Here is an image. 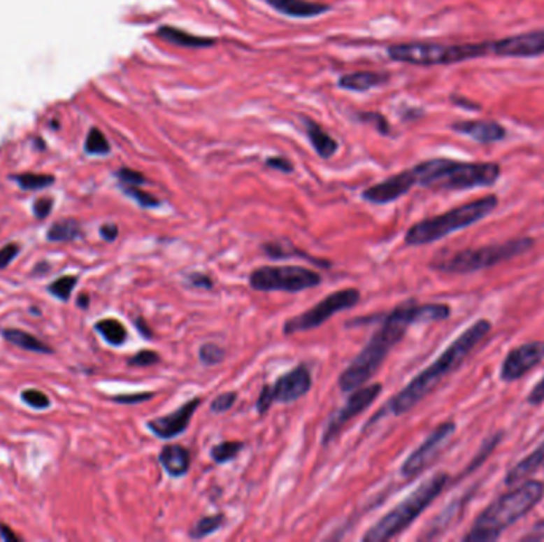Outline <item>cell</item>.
Instances as JSON below:
<instances>
[{
    "mask_svg": "<svg viewBox=\"0 0 544 542\" xmlns=\"http://www.w3.org/2000/svg\"><path fill=\"white\" fill-rule=\"evenodd\" d=\"M449 315L450 307L448 304H417L413 299L393 308L366 347L341 374L338 382L341 392H354L355 388L363 387L379 371L387 355L403 339L410 325L443 322Z\"/></svg>",
    "mask_w": 544,
    "mask_h": 542,
    "instance_id": "cell-1",
    "label": "cell"
},
{
    "mask_svg": "<svg viewBox=\"0 0 544 542\" xmlns=\"http://www.w3.org/2000/svg\"><path fill=\"white\" fill-rule=\"evenodd\" d=\"M492 329L489 320H478L470 328H466L450 345L433 361V363L420 372V374L410 380L406 387L396 396H393L389 411L395 415H403L415 407L419 402L430 394L445 377L460 367L470 353L481 343Z\"/></svg>",
    "mask_w": 544,
    "mask_h": 542,
    "instance_id": "cell-2",
    "label": "cell"
},
{
    "mask_svg": "<svg viewBox=\"0 0 544 542\" xmlns=\"http://www.w3.org/2000/svg\"><path fill=\"white\" fill-rule=\"evenodd\" d=\"M544 497V483L525 479L517 488L508 492L490 503L474 520L465 541L490 542L496 541L511 525L519 522L534 509Z\"/></svg>",
    "mask_w": 544,
    "mask_h": 542,
    "instance_id": "cell-3",
    "label": "cell"
},
{
    "mask_svg": "<svg viewBox=\"0 0 544 542\" xmlns=\"http://www.w3.org/2000/svg\"><path fill=\"white\" fill-rule=\"evenodd\" d=\"M417 185L438 191L489 188L499 182L501 169L495 162H463L436 157L414 166Z\"/></svg>",
    "mask_w": 544,
    "mask_h": 542,
    "instance_id": "cell-4",
    "label": "cell"
},
{
    "mask_svg": "<svg viewBox=\"0 0 544 542\" xmlns=\"http://www.w3.org/2000/svg\"><path fill=\"white\" fill-rule=\"evenodd\" d=\"M496 207H499V197L496 196L489 194L479 197L476 201L466 202L463 206L450 208L441 215L425 218L410 226L406 236H404V242L410 247H420V245L438 242L452 234V232L465 229V227H470L478 221L489 217Z\"/></svg>",
    "mask_w": 544,
    "mask_h": 542,
    "instance_id": "cell-5",
    "label": "cell"
},
{
    "mask_svg": "<svg viewBox=\"0 0 544 542\" xmlns=\"http://www.w3.org/2000/svg\"><path fill=\"white\" fill-rule=\"evenodd\" d=\"M448 482L449 474L438 472L424 483H420L408 498H404L401 503L393 507L390 512H387L374 527H371V529H368V533L363 536V541L384 542L403 533L441 494Z\"/></svg>",
    "mask_w": 544,
    "mask_h": 542,
    "instance_id": "cell-6",
    "label": "cell"
},
{
    "mask_svg": "<svg viewBox=\"0 0 544 542\" xmlns=\"http://www.w3.org/2000/svg\"><path fill=\"white\" fill-rule=\"evenodd\" d=\"M387 55L396 62L413 66H452V64L479 59L492 55L490 42L479 43H443V42H409L396 43L387 48Z\"/></svg>",
    "mask_w": 544,
    "mask_h": 542,
    "instance_id": "cell-7",
    "label": "cell"
},
{
    "mask_svg": "<svg viewBox=\"0 0 544 542\" xmlns=\"http://www.w3.org/2000/svg\"><path fill=\"white\" fill-rule=\"evenodd\" d=\"M535 242L530 237L513 238V241L501 243H490L479 248H466L461 252L452 253L445 258H438L431 262L433 269L444 273H474L479 271L490 269L496 264L524 255L534 247Z\"/></svg>",
    "mask_w": 544,
    "mask_h": 542,
    "instance_id": "cell-8",
    "label": "cell"
},
{
    "mask_svg": "<svg viewBox=\"0 0 544 542\" xmlns=\"http://www.w3.org/2000/svg\"><path fill=\"white\" fill-rule=\"evenodd\" d=\"M248 283L257 291L298 293L318 287L322 276L303 266H262L250 273Z\"/></svg>",
    "mask_w": 544,
    "mask_h": 542,
    "instance_id": "cell-9",
    "label": "cell"
},
{
    "mask_svg": "<svg viewBox=\"0 0 544 542\" xmlns=\"http://www.w3.org/2000/svg\"><path fill=\"white\" fill-rule=\"evenodd\" d=\"M358 302H360V291L355 288L334 291V293L323 297L318 304L309 308V311L287 320V322L283 323V334L292 336L296 334V332L315 329L318 326L328 322L329 318L334 317L336 313L355 307Z\"/></svg>",
    "mask_w": 544,
    "mask_h": 542,
    "instance_id": "cell-10",
    "label": "cell"
},
{
    "mask_svg": "<svg viewBox=\"0 0 544 542\" xmlns=\"http://www.w3.org/2000/svg\"><path fill=\"white\" fill-rule=\"evenodd\" d=\"M455 429L457 427L454 422H445L439 425V427L409 455L406 462L403 463L401 476L404 479H414L415 476L422 474L428 466L435 462L443 448L448 445V442L452 439Z\"/></svg>",
    "mask_w": 544,
    "mask_h": 542,
    "instance_id": "cell-11",
    "label": "cell"
},
{
    "mask_svg": "<svg viewBox=\"0 0 544 542\" xmlns=\"http://www.w3.org/2000/svg\"><path fill=\"white\" fill-rule=\"evenodd\" d=\"M382 392L380 383H373L368 387H358L354 392H350L349 399H347L345 406L336 412V415L329 420L327 425L325 433L322 436V444L328 445L336 436L341 433V429L345 427L347 422H350L352 418H355L358 413H362L368 409L373 402L379 398Z\"/></svg>",
    "mask_w": 544,
    "mask_h": 542,
    "instance_id": "cell-12",
    "label": "cell"
},
{
    "mask_svg": "<svg viewBox=\"0 0 544 542\" xmlns=\"http://www.w3.org/2000/svg\"><path fill=\"white\" fill-rule=\"evenodd\" d=\"M544 359V342L534 341L513 348L500 367V378L503 382H516L536 367Z\"/></svg>",
    "mask_w": 544,
    "mask_h": 542,
    "instance_id": "cell-13",
    "label": "cell"
},
{
    "mask_svg": "<svg viewBox=\"0 0 544 542\" xmlns=\"http://www.w3.org/2000/svg\"><path fill=\"white\" fill-rule=\"evenodd\" d=\"M490 52L500 57H538L544 55V29L509 35L490 42Z\"/></svg>",
    "mask_w": 544,
    "mask_h": 542,
    "instance_id": "cell-14",
    "label": "cell"
},
{
    "mask_svg": "<svg viewBox=\"0 0 544 542\" xmlns=\"http://www.w3.org/2000/svg\"><path fill=\"white\" fill-rule=\"evenodd\" d=\"M201 398L189 399L188 402H185L183 406L178 407V409L167 413V415L150 420V422H147V428L152 431L156 437H159V439L171 441L173 437L180 436L187 431L191 418H193L196 409L201 406Z\"/></svg>",
    "mask_w": 544,
    "mask_h": 542,
    "instance_id": "cell-15",
    "label": "cell"
},
{
    "mask_svg": "<svg viewBox=\"0 0 544 542\" xmlns=\"http://www.w3.org/2000/svg\"><path fill=\"white\" fill-rule=\"evenodd\" d=\"M414 185H417V178H415L413 169H408V171L392 175L384 182L364 190L363 199L371 204H378V206H384V204L393 202L408 194Z\"/></svg>",
    "mask_w": 544,
    "mask_h": 542,
    "instance_id": "cell-16",
    "label": "cell"
},
{
    "mask_svg": "<svg viewBox=\"0 0 544 542\" xmlns=\"http://www.w3.org/2000/svg\"><path fill=\"white\" fill-rule=\"evenodd\" d=\"M310 387L312 377L309 367L306 364H299L290 372L277 378L275 383L272 385V396H274L275 402L290 404V402L308 394Z\"/></svg>",
    "mask_w": 544,
    "mask_h": 542,
    "instance_id": "cell-17",
    "label": "cell"
},
{
    "mask_svg": "<svg viewBox=\"0 0 544 542\" xmlns=\"http://www.w3.org/2000/svg\"><path fill=\"white\" fill-rule=\"evenodd\" d=\"M450 129L461 136L470 137L479 143H495L505 140L508 132L500 122L489 120H465L455 121L450 124Z\"/></svg>",
    "mask_w": 544,
    "mask_h": 542,
    "instance_id": "cell-18",
    "label": "cell"
},
{
    "mask_svg": "<svg viewBox=\"0 0 544 542\" xmlns=\"http://www.w3.org/2000/svg\"><path fill=\"white\" fill-rule=\"evenodd\" d=\"M159 464L173 479L183 477L189 471L191 457L188 448L178 444H167L161 448Z\"/></svg>",
    "mask_w": 544,
    "mask_h": 542,
    "instance_id": "cell-19",
    "label": "cell"
},
{
    "mask_svg": "<svg viewBox=\"0 0 544 542\" xmlns=\"http://www.w3.org/2000/svg\"><path fill=\"white\" fill-rule=\"evenodd\" d=\"M266 2L275 11L290 17H314L329 10L325 3L309 2V0H266Z\"/></svg>",
    "mask_w": 544,
    "mask_h": 542,
    "instance_id": "cell-20",
    "label": "cell"
},
{
    "mask_svg": "<svg viewBox=\"0 0 544 542\" xmlns=\"http://www.w3.org/2000/svg\"><path fill=\"white\" fill-rule=\"evenodd\" d=\"M543 466H544V441L535 448L534 452L527 455L525 458L520 459L519 463L514 464L513 468L508 471V474L505 477V483L506 485H516V483L525 480L527 477L535 474L536 471H540Z\"/></svg>",
    "mask_w": 544,
    "mask_h": 542,
    "instance_id": "cell-21",
    "label": "cell"
},
{
    "mask_svg": "<svg viewBox=\"0 0 544 542\" xmlns=\"http://www.w3.org/2000/svg\"><path fill=\"white\" fill-rule=\"evenodd\" d=\"M156 35L167 43L183 46V48H207V46L215 45V38L199 37V35H193L173 26L159 27Z\"/></svg>",
    "mask_w": 544,
    "mask_h": 542,
    "instance_id": "cell-22",
    "label": "cell"
},
{
    "mask_svg": "<svg viewBox=\"0 0 544 542\" xmlns=\"http://www.w3.org/2000/svg\"><path fill=\"white\" fill-rule=\"evenodd\" d=\"M389 81V75L380 73V72H369V70H363V72H354L343 75L339 78V86L349 91H368L373 87H379Z\"/></svg>",
    "mask_w": 544,
    "mask_h": 542,
    "instance_id": "cell-23",
    "label": "cell"
},
{
    "mask_svg": "<svg viewBox=\"0 0 544 542\" xmlns=\"http://www.w3.org/2000/svg\"><path fill=\"white\" fill-rule=\"evenodd\" d=\"M304 124L312 147L322 157H331L338 151V142L323 127L312 120H304Z\"/></svg>",
    "mask_w": 544,
    "mask_h": 542,
    "instance_id": "cell-24",
    "label": "cell"
},
{
    "mask_svg": "<svg viewBox=\"0 0 544 542\" xmlns=\"http://www.w3.org/2000/svg\"><path fill=\"white\" fill-rule=\"evenodd\" d=\"M3 337L8 342L15 343L16 347L29 350V352H36V353H51V352H53V350H51V347L46 345L45 342L37 339L36 336L29 334V332H26V331H21V329H5L3 331Z\"/></svg>",
    "mask_w": 544,
    "mask_h": 542,
    "instance_id": "cell-25",
    "label": "cell"
},
{
    "mask_svg": "<svg viewBox=\"0 0 544 542\" xmlns=\"http://www.w3.org/2000/svg\"><path fill=\"white\" fill-rule=\"evenodd\" d=\"M94 328L103 339L110 343V345L120 347L123 345L127 339V331L124 328V325L115 318L101 320V322L96 323Z\"/></svg>",
    "mask_w": 544,
    "mask_h": 542,
    "instance_id": "cell-26",
    "label": "cell"
},
{
    "mask_svg": "<svg viewBox=\"0 0 544 542\" xmlns=\"http://www.w3.org/2000/svg\"><path fill=\"white\" fill-rule=\"evenodd\" d=\"M82 226H80L78 221H75L72 218L67 220H61L56 221V223L51 226V229L48 231V241L51 242H67V241H75V238L82 237Z\"/></svg>",
    "mask_w": 544,
    "mask_h": 542,
    "instance_id": "cell-27",
    "label": "cell"
},
{
    "mask_svg": "<svg viewBox=\"0 0 544 542\" xmlns=\"http://www.w3.org/2000/svg\"><path fill=\"white\" fill-rule=\"evenodd\" d=\"M263 250L264 253L271 256V258L274 259H280V258H288V256H303V258H308L310 261H314L315 264L318 266H325V267H329L331 264H329L328 261H322V259H315L312 258V256L306 255L304 252H299V248L293 247V245L288 242V241H282V242H271V243H264L263 245Z\"/></svg>",
    "mask_w": 544,
    "mask_h": 542,
    "instance_id": "cell-28",
    "label": "cell"
},
{
    "mask_svg": "<svg viewBox=\"0 0 544 542\" xmlns=\"http://www.w3.org/2000/svg\"><path fill=\"white\" fill-rule=\"evenodd\" d=\"M224 514H215V515H207L202 517L198 523L191 528L189 538L191 539H204L207 536L217 533L220 528L224 525Z\"/></svg>",
    "mask_w": 544,
    "mask_h": 542,
    "instance_id": "cell-29",
    "label": "cell"
},
{
    "mask_svg": "<svg viewBox=\"0 0 544 542\" xmlns=\"http://www.w3.org/2000/svg\"><path fill=\"white\" fill-rule=\"evenodd\" d=\"M244 447H245L244 442H236V441L222 442V444L212 447L210 457L215 463H220V464L228 463V462H231V459H234Z\"/></svg>",
    "mask_w": 544,
    "mask_h": 542,
    "instance_id": "cell-30",
    "label": "cell"
},
{
    "mask_svg": "<svg viewBox=\"0 0 544 542\" xmlns=\"http://www.w3.org/2000/svg\"><path fill=\"white\" fill-rule=\"evenodd\" d=\"M78 283V277L77 276H64L61 278L55 280L53 283L48 287V291L55 297L61 301H67L71 297L72 291L75 288V285Z\"/></svg>",
    "mask_w": 544,
    "mask_h": 542,
    "instance_id": "cell-31",
    "label": "cell"
},
{
    "mask_svg": "<svg viewBox=\"0 0 544 542\" xmlns=\"http://www.w3.org/2000/svg\"><path fill=\"white\" fill-rule=\"evenodd\" d=\"M15 180L20 183L21 188L24 190H42L55 182V178L51 177V175H40V173L18 175V177H15Z\"/></svg>",
    "mask_w": 544,
    "mask_h": 542,
    "instance_id": "cell-32",
    "label": "cell"
},
{
    "mask_svg": "<svg viewBox=\"0 0 544 542\" xmlns=\"http://www.w3.org/2000/svg\"><path fill=\"white\" fill-rule=\"evenodd\" d=\"M85 148L90 155H107L110 151V145L99 129H91L88 138H86Z\"/></svg>",
    "mask_w": 544,
    "mask_h": 542,
    "instance_id": "cell-33",
    "label": "cell"
},
{
    "mask_svg": "<svg viewBox=\"0 0 544 542\" xmlns=\"http://www.w3.org/2000/svg\"><path fill=\"white\" fill-rule=\"evenodd\" d=\"M199 359L206 366H215L224 359V350L217 343H204L199 348Z\"/></svg>",
    "mask_w": 544,
    "mask_h": 542,
    "instance_id": "cell-34",
    "label": "cell"
},
{
    "mask_svg": "<svg viewBox=\"0 0 544 542\" xmlns=\"http://www.w3.org/2000/svg\"><path fill=\"white\" fill-rule=\"evenodd\" d=\"M123 190L127 196L132 197V199L143 208H155L159 206V201L156 199L155 196L150 194V192L138 190L137 186H123Z\"/></svg>",
    "mask_w": 544,
    "mask_h": 542,
    "instance_id": "cell-35",
    "label": "cell"
},
{
    "mask_svg": "<svg viewBox=\"0 0 544 542\" xmlns=\"http://www.w3.org/2000/svg\"><path fill=\"white\" fill-rule=\"evenodd\" d=\"M21 399L24 401L27 406H31L32 409H38V411L48 409L50 404H51L48 396L40 392V390H34V388L22 392Z\"/></svg>",
    "mask_w": 544,
    "mask_h": 542,
    "instance_id": "cell-36",
    "label": "cell"
},
{
    "mask_svg": "<svg viewBox=\"0 0 544 542\" xmlns=\"http://www.w3.org/2000/svg\"><path fill=\"white\" fill-rule=\"evenodd\" d=\"M237 399V393L236 392H224L222 394H218L215 399L212 401L210 404V411L213 413H223L228 412L231 407L234 406V402Z\"/></svg>",
    "mask_w": 544,
    "mask_h": 542,
    "instance_id": "cell-37",
    "label": "cell"
},
{
    "mask_svg": "<svg viewBox=\"0 0 544 542\" xmlns=\"http://www.w3.org/2000/svg\"><path fill=\"white\" fill-rule=\"evenodd\" d=\"M159 355L153 352V350H141V352L136 353L134 357L127 359V364L129 366H136V367H145V366H153L156 363H159Z\"/></svg>",
    "mask_w": 544,
    "mask_h": 542,
    "instance_id": "cell-38",
    "label": "cell"
},
{
    "mask_svg": "<svg viewBox=\"0 0 544 542\" xmlns=\"http://www.w3.org/2000/svg\"><path fill=\"white\" fill-rule=\"evenodd\" d=\"M274 402L275 401H274V396H272V385H264L257 401V411L259 415H264V413L271 409V406L274 404Z\"/></svg>",
    "mask_w": 544,
    "mask_h": 542,
    "instance_id": "cell-39",
    "label": "cell"
},
{
    "mask_svg": "<svg viewBox=\"0 0 544 542\" xmlns=\"http://www.w3.org/2000/svg\"><path fill=\"white\" fill-rule=\"evenodd\" d=\"M117 175L123 186H138L145 183V177L141 172L131 171V169H121Z\"/></svg>",
    "mask_w": 544,
    "mask_h": 542,
    "instance_id": "cell-40",
    "label": "cell"
},
{
    "mask_svg": "<svg viewBox=\"0 0 544 542\" xmlns=\"http://www.w3.org/2000/svg\"><path fill=\"white\" fill-rule=\"evenodd\" d=\"M187 282H188L189 287L198 288V290H212L213 288L212 278L209 276H206V273H201V272L189 273V276L187 277Z\"/></svg>",
    "mask_w": 544,
    "mask_h": 542,
    "instance_id": "cell-41",
    "label": "cell"
},
{
    "mask_svg": "<svg viewBox=\"0 0 544 542\" xmlns=\"http://www.w3.org/2000/svg\"><path fill=\"white\" fill-rule=\"evenodd\" d=\"M21 247L18 243H8L0 250V269L7 267L11 261H13L16 256H18Z\"/></svg>",
    "mask_w": 544,
    "mask_h": 542,
    "instance_id": "cell-42",
    "label": "cell"
},
{
    "mask_svg": "<svg viewBox=\"0 0 544 542\" xmlns=\"http://www.w3.org/2000/svg\"><path fill=\"white\" fill-rule=\"evenodd\" d=\"M153 393H137V394H120L115 396L113 401L120 402V404H138V402H145L153 398Z\"/></svg>",
    "mask_w": 544,
    "mask_h": 542,
    "instance_id": "cell-43",
    "label": "cell"
},
{
    "mask_svg": "<svg viewBox=\"0 0 544 542\" xmlns=\"http://www.w3.org/2000/svg\"><path fill=\"white\" fill-rule=\"evenodd\" d=\"M360 116H363V121L373 122V124L375 126V129L380 131L382 134H389L390 132L389 122L385 121V118L382 115H379V113H363Z\"/></svg>",
    "mask_w": 544,
    "mask_h": 542,
    "instance_id": "cell-44",
    "label": "cell"
},
{
    "mask_svg": "<svg viewBox=\"0 0 544 542\" xmlns=\"http://www.w3.org/2000/svg\"><path fill=\"white\" fill-rule=\"evenodd\" d=\"M51 208H53V201H51L50 197H42V199H38L36 204H34V213H36V217L38 220H43L48 217L51 213Z\"/></svg>",
    "mask_w": 544,
    "mask_h": 542,
    "instance_id": "cell-45",
    "label": "cell"
},
{
    "mask_svg": "<svg viewBox=\"0 0 544 542\" xmlns=\"http://www.w3.org/2000/svg\"><path fill=\"white\" fill-rule=\"evenodd\" d=\"M266 166L271 167V169H275V171H280V172H287L290 173L293 172V164L288 159H285V157H269L268 161H266Z\"/></svg>",
    "mask_w": 544,
    "mask_h": 542,
    "instance_id": "cell-46",
    "label": "cell"
},
{
    "mask_svg": "<svg viewBox=\"0 0 544 542\" xmlns=\"http://www.w3.org/2000/svg\"><path fill=\"white\" fill-rule=\"evenodd\" d=\"M544 401V376L540 382H538L534 388H531L530 394L527 396V402L531 406H538Z\"/></svg>",
    "mask_w": 544,
    "mask_h": 542,
    "instance_id": "cell-47",
    "label": "cell"
},
{
    "mask_svg": "<svg viewBox=\"0 0 544 542\" xmlns=\"http://www.w3.org/2000/svg\"><path fill=\"white\" fill-rule=\"evenodd\" d=\"M524 541H543L544 539V518L531 527L529 534H525Z\"/></svg>",
    "mask_w": 544,
    "mask_h": 542,
    "instance_id": "cell-48",
    "label": "cell"
},
{
    "mask_svg": "<svg viewBox=\"0 0 544 542\" xmlns=\"http://www.w3.org/2000/svg\"><path fill=\"white\" fill-rule=\"evenodd\" d=\"M118 232H120V231H118V226H117V224H112V223L103 224V226L101 227V236H102L103 241H107V242H113L115 238L118 237Z\"/></svg>",
    "mask_w": 544,
    "mask_h": 542,
    "instance_id": "cell-49",
    "label": "cell"
},
{
    "mask_svg": "<svg viewBox=\"0 0 544 542\" xmlns=\"http://www.w3.org/2000/svg\"><path fill=\"white\" fill-rule=\"evenodd\" d=\"M450 99H452V102L455 105H459V107L465 108V110H471V112H479V110H481V105L476 104V102L468 101V99H463L460 96H452Z\"/></svg>",
    "mask_w": 544,
    "mask_h": 542,
    "instance_id": "cell-50",
    "label": "cell"
},
{
    "mask_svg": "<svg viewBox=\"0 0 544 542\" xmlns=\"http://www.w3.org/2000/svg\"><path fill=\"white\" fill-rule=\"evenodd\" d=\"M134 323H136L137 331L141 332V334H142L143 337H147V339H152L153 332L150 331V328H148V325H147L145 320H143V318H136V322H134Z\"/></svg>",
    "mask_w": 544,
    "mask_h": 542,
    "instance_id": "cell-51",
    "label": "cell"
},
{
    "mask_svg": "<svg viewBox=\"0 0 544 542\" xmlns=\"http://www.w3.org/2000/svg\"><path fill=\"white\" fill-rule=\"evenodd\" d=\"M0 534H2V538L5 541H20L18 536H16L13 532L8 527H5V525H0Z\"/></svg>",
    "mask_w": 544,
    "mask_h": 542,
    "instance_id": "cell-52",
    "label": "cell"
},
{
    "mask_svg": "<svg viewBox=\"0 0 544 542\" xmlns=\"http://www.w3.org/2000/svg\"><path fill=\"white\" fill-rule=\"evenodd\" d=\"M77 304L80 308H88L90 306V296L88 294H80L77 297Z\"/></svg>",
    "mask_w": 544,
    "mask_h": 542,
    "instance_id": "cell-53",
    "label": "cell"
}]
</instances>
